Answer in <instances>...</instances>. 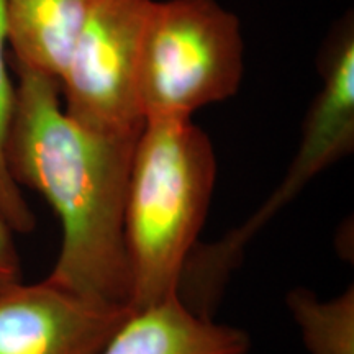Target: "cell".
<instances>
[{"label":"cell","instance_id":"2","mask_svg":"<svg viewBox=\"0 0 354 354\" xmlns=\"http://www.w3.org/2000/svg\"><path fill=\"white\" fill-rule=\"evenodd\" d=\"M216 183V154L192 118L145 120L125 203L131 308L174 297Z\"/></svg>","mask_w":354,"mask_h":354},{"label":"cell","instance_id":"1","mask_svg":"<svg viewBox=\"0 0 354 354\" xmlns=\"http://www.w3.org/2000/svg\"><path fill=\"white\" fill-rule=\"evenodd\" d=\"M13 69L8 172L20 189L43 196L63 228L59 254L46 279L82 297L131 308L125 203L141 131L87 130L66 115L59 81L17 64Z\"/></svg>","mask_w":354,"mask_h":354},{"label":"cell","instance_id":"3","mask_svg":"<svg viewBox=\"0 0 354 354\" xmlns=\"http://www.w3.org/2000/svg\"><path fill=\"white\" fill-rule=\"evenodd\" d=\"M322 87L310 105L302 140L284 179L261 207L220 240L194 248L180 289L201 308H215L246 246L318 174L354 148V20L346 13L326 37L318 57Z\"/></svg>","mask_w":354,"mask_h":354},{"label":"cell","instance_id":"7","mask_svg":"<svg viewBox=\"0 0 354 354\" xmlns=\"http://www.w3.org/2000/svg\"><path fill=\"white\" fill-rule=\"evenodd\" d=\"M250 338L234 326L190 310L179 295L135 310L100 354H248Z\"/></svg>","mask_w":354,"mask_h":354},{"label":"cell","instance_id":"10","mask_svg":"<svg viewBox=\"0 0 354 354\" xmlns=\"http://www.w3.org/2000/svg\"><path fill=\"white\" fill-rule=\"evenodd\" d=\"M7 48L6 0H0V218L13 233L28 234L37 227V216L12 179L6 161V138L15 95V84L8 73Z\"/></svg>","mask_w":354,"mask_h":354},{"label":"cell","instance_id":"8","mask_svg":"<svg viewBox=\"0 0 354 354\" xmlns=\"http://www.w3.org/2000/svg\"><path fill=\"white\" fill-rule=\"evenodd\" d=\"M92 0H6L13 64L63 79Z\"/></svg>","mask_w":354,"mask_h":354},{"label":"cell","instance_id":"9","mask_svg":"<svg viewBox=\"0 0 354 354\" xmlns=\"http://www.w3.org/2000/svg\"><path fill=\"white\" fill-rule=\"evenodd\" d=\"M286 305L310 354H354L353 286L333 299L295 287L287 294Z\"/></svg>","mask_w":354,"mask_h":354},{"label":"cell","instance_id":"11","mask_svg":"<svg viewBox=\"0 0 354 354\" xmlns=\"http://www.w3.org/2000/svg\"><path fill=\"white\" fill-rule=\"evenodd\" d=\"M13 233L0 218V289L21 281V261Z\"/></svg>","mask_w":354,"mask_h":354},{"label":"cell","instance_id":"6","mask_svg":"<svg viewBox=\"0 0 354 354\" xmlns=\"http://www.w3.org/2000/svg\"><path fill=\"white\" fill-rule=\"evenodd\" d=\"M133 310L44 281L0 289V354H100Z\"/></svg>","mask_w":354,"mask_h":354},{"label":"cell","instance_id":"4","mask_svg":"<svg viewBox=\"0 0 354 354\" xmlns=\"http://www.w3.org/2000/svg\"><path fill=\"white\" fill-rule=\"evenodd\" d=\"M245 74L241 24L216 0H151L136 63L145 120L183 118L233 97Z\"/></svg>","mask_w":354,"mask_h":354},{"label":"cell","instance_id":"5","mask_svg":"<svg viewBox=\"0 0 354 354\" xmlns=\"http://www.w3.org/2000/svg\"><path fill=\"white\" fill-rule=\"evenodd\" d=\"M151 0H92L61 79L64 112L102 135H131L145 125L136 99V63Z\"/></svg>","mask_w":354,"mask_h":354}]
</instances>
